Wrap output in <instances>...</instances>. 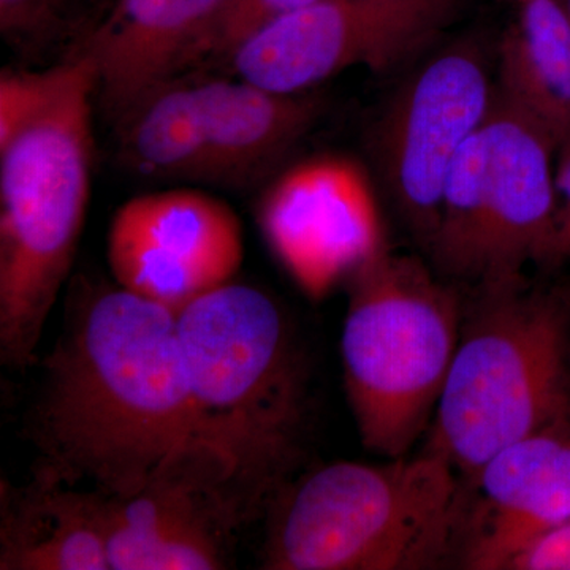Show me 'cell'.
Listing matches in <instances>:
<instances>
[{"mask_svg": "<svg viewBox=\"0 0 570 570\" xmlns=\"http://www.w3.org/2000/svg\"><path fill=\"white\" fill-rule=\"evenodd\" d=\"M58 20V0H0V31L9 40L43 36Z\"/></svg>", "mask_w": 570, "mask_h": 570, "instance_id": "obj_20", "label": "cell"}, {"mask_svg": "<svg viewBox=\"0 0 570 570\" xmlns=\"http://www.w3.org/2000/svg\"><path fill=\"white\" fill-rule=\"evenodd\" d=\"M472 483L482 499L469 512L460 564L509 570L532 540L570 520V417L501 450Z\"/></svg>", "mask_w": 570, "mask_h": 570, "instance_id": "obj_12", "label": "cell"}, {"mask_svg": "<svg viewBox=\"0 0 570 570\" xmlns=\"http://www.w3.org/2000/svg\"><path fill=\"white\" fill-rule=\"evenodd\" d=\"M494 99L485 52L461 40L436 52L395 94L377 124L374 154L390 200L420 245L436 235L453 160Z\"/></svg>", "mask_w": 570, "mask_h": 570, "instance_id": "obj_8", "label": "cell"}, {"mask_svg": "<svg viewBox=\"0 0 570 570\" xmlns=\"http://www.w3.org/2000/svg\"><path fill=\"white\" fill-rule=\"evenodd\" d=\"M569 13H570V0H569Z\"/></svg>", "mask_w": 570, "mask_h": 570, "instance_id": "obj_23", "label": "cell"}, {"mask_svg": "<svg viewBox=\"0 0 570 570\" xmlns=\"http://www.w3.org/2000/svg\"><path fill=\"white\" fill-rule=\"evenodd\" d=\"M455 0H317L254 36L228 59L235 77L305 94L352 67L390 70L425 50Z\"/></svg>", "mask_w": 570, "mask_h": 570, "instance_id": "obj_9", "label": "cell"}, {"mask_svg": "<svg viewBox=\"0 0 570 570\" xmlns=\"http://www.w3.org/2000/svg\"><path fill=\"white\" fill-rule=\"evenodd\" d=\"M88 52L45 71L0 78V360L39 362V346L85 227L91 195Z\"/></svg>", "mask_w": 570, "mask_h": 570, "instance_id": "obj_2", "label": "cell"}, {"mask_svg": "<svg viewBox=\"0 0 570 570\" xmlns=\"http://www.w3.org/2000/svg\"><path fill=\"white\" fill-rule=\"evenodd\" d=\"M269 249L311 299L387 247L376 189L365 168L337 154L296 163L266 187L257 212Z\"/></svg>", "mask_w": 570, "mask_h": 570, "instance_id": "obj_10", "label": "cell"}, {"mask_svg": "<svg viewBox=\"0 0 570 570\" xmlns=\"http://www.w3.org/2000/svg\"><path fill=\"white\" fill-rule=\"evenodd\" d=\"M269 509V570L439 569L460 554L464 530L455 469L428 449L384 464H326Z\"/></svg>", "mask_w": 570, "mask_h": 570, "instance_id": "obj_4", "label": "cell"}, {"mask_svg": "<svg viewBox=\"0 0 570 570\" xmlns=\"http://www.w3.org/2000/svg\"><path fill=\"white\" fill-rule=\"evenodd\" d=\"M570 261V219L554 227L546 264H562Z\"/></svg>", "mask_w": 570, "mask_h": 570, "instance_id": "obj_22", "label": "cell"}, {"mask_svg": "<svg viewBox=\"0 0 570 570\" xmlns=\"http://www.w3.org/2000/svg\"><path fill=\"white\" fill-rule=\"evenodd\" d=\"M494 94L549 137L570 140V13L558 0H527L499 50Z\"/></svg>", "mask_w": 570, "mask_h": 570, "instance_id": "obj_17", "label": "cell"}, {"mask_svg": "<svg viewBox=\"0 0 570 570\" xmlns=\"http://www.w3.org/2000/svg\"><path fill=\"white\" fill-rule=\"evenodd\" d=\"M223 0H119L86 52L108 110L121 115L142 94L181 77Z\"/></svg>", "mask_w": 570, "mask_h": 570, "instance_id": "obj_14", "label": "cell"}, {"mask_svg": "<svg viewBox=\"0 0 570 570\" xmlns=\"http://www.w3.org/2000/svg\"><path fill=\"white\" fill-rule=\"evenodd\" d=\"M41 366L28 422L33 480L127 497L164 475L193 474L224 501L227 475L195 430L175 311L118 284L80 281Z\"/></svg>", "mask_w": 570, "mask_h": 570, "instance_id": "obj_1", "label": "cell"}, {"mask_svg": "<svg viewBox=\"0 0 570 570\" xmlns=\"http://www.w3.org/2000/svg\"><path fill=\"white\" fill-rule=\"evenodd\" d=\"M0 569L110 570L96 491L3 480Z\"/></svg>", "mask_w": 570, "mask_h": 570, "instance_id": "obj_16", "label": "cell"}, {"mask_svg": "<svg viewBox=\"0 0 570 570\" xmlns=\"http://www.w3.org/2000/svg\"><path fill=\"white\" fill-rule=\"evenodd\" d=\"M314 2L317 0H223L212 24L195 47L187 70L206 63H227L266 26Z\"/></svg>", "mask_w": 570, "mask_h": 570, "instance_id": "obj_19", "label": "cell"}, {"mask_svg": "<svg viewBox=\"0 0 570 570\" xmlns=\"http://www.w3.org/2000/svg\"><path fill=\"white\" fill-rule=\"evenodd\" d=\"M97 498L110 570L228 568L236 528L209 480L170 474L127 497Z\"/></svg>", "mask_w": 570, "mask_h": 570, "instance_id": "obj_13", "label": "cell"}, {"mask_svg": "<svg viewBox=\"0 0 570 570\" xmlns=\"http://www.w3.org/2000/svg\"><path fill=\"white\" fill-rule=\"evenodd\" d=\"M557 148L494 94L482 127L461 148L442 189L438 243L479 283L547 262L554 219Z\"/></svg>", "mask_w": 570, "mask_h": 570, "instance_id": "obj_7", "label": "cell"}, {"mask_svg": "<svg viewBox=\"0 0 570 570\" xmlns=\"http://www.w3.org/2000/svg\"><path fill=\"white\" fill-rule=\"evenodd\" d=\"M107 255L116 284L178 313L235 279L245 242L238 216L223 200L170 189L138 195L116 212Z\"/></svg>", "mask_w": 570, "mask_h": 570, "instance_id": "obj_11", "label": "cell"}, {"mask_svg": "<svg viewBox=\"0 0 570 570\" xmlns=\"http://www.w3.org/2000/svg\"><path fill=\"white\" fill-rule=\"evenodd\" d=\"M119 148L135 174L208 183V157L194 80L154 86L118 116Z\"/></svg>", "mask_w": 570, "mask_h": 570, "instance_id": "obj_18", "label": "cell"}, {"mask_svg": "<svg viewBox=\"0 0 570 570\" xmlns=\"http://www.w3.org/2000/svg\"><path fill=\"white\" fill-rule=\"evenodd\" d=\"M570 417V292L523 276L480 283L426 449L474 480L513 442Z\"/></svg>", "mask_w": 570, "mask_h": 570, "instance_id": "obj_5", "label": "cell"}, {"mask_svg": "<svg viewBox=\"0 0 570 570\" xmlns=\"http://www.w3.org/2000/svg\"><path fill=\"white\" fill-rule=\"evenodd\" d=\"M195 430L224 468L235 527L292 482L309 417V373L295 325L250 284L219 285L176 313Z\"/></svg>", "mask_w": 570, "mask_h": 570, "instance_id": "obj_3", "label": "cell"}, {"mask_svg": "<svg viewBox=\"0 0 570 570\" xmlns=\"http://www.w3.org/2000/svg\"><path fill=\"white\" fill-rule=\"evenodd\" d=\"M204 127L208 183L245 187L264 178L316 122L322 102L269 91L235 77L194 80Z\"/></svg>", "mask_w": 570, "mask_h": 570, "instance_id": "obj_15", "label": "cell"}, {"mask_svg": "<svg viewBox=\"0 0 570 570\" xmlns=\"http://www.w3.org/2000/svg\"><path fill=\"white\" fill-rule=\"evenodd\" d=\"M509 570H570V520L532 540Z\"/></svg>", "mask_w": 570, "mask_h": 570, "instance_id": "obj_21", "label": "cell"}, {"mask_svg": "<svg viewBox=\"0 0 570 570\" xmlns=\"http://www.w3.org/2000/svg\"><path fill=\"white\" fill-rule=\"evenodd\" d=\"M346 284L341 358L348 406L365 449L400 459L433 422L464 309L422 261L390 249Z\"/></svg>", "mask_w": 570, "mask_h": 570, "instance_id": "obj_6", "label": "cell"}]
</instances>
